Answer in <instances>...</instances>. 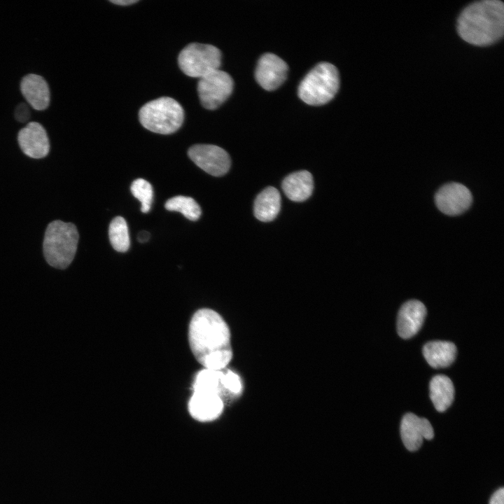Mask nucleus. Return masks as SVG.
<instances>
[{
    "mask_svg": "<svg viewBox=\"0 0 504 504\" xmlns=\"http://www.w3.org/2000/svg\"><path fill=\"white\" fill-rule=\"evenodd\" d=\"M190 349L206 369H224L232 357L230 332L223 317L208 308L198 309L188 328Z\"/></svg>",
    "mask_w": 504,
    "mask_h": 504,
    "instance_id": "1",
    "label": "nucleus"
},
{
    "mask_svg": "<svg viewBox=\"0 0 504 504\" xmlns=\"http://www.w3.org/2000/svg\"><path fill=\"white\" fill-rule=\"evenodd\" d=\"M456 27L460 37L470 44L487 46L498 42L503 36V3L483 0L468 5L460 13Z\"/></svg>",
    "mask_w": 504,
    "mask_h": 504,
    "instance_id": "2",
    "label": "nucleus"
},
{
    "mask_svg": "<svg viewBox=\"0 0 504 504\" xmlns=\"http://www.w3.org/2000/svg\"><path fill=\"white\" fill-rule=\"evenodd\" d=\"M76 227L71 223L55 220L48 224L43 240V254L52 267L64 269L73 261L78 243Z\"/></svg>",
    "mask_w": 504,
    "mask_h": 504,
    "instance_id": "3",
    "label": "nucleus"
},
{
    "mask_svg": "<svg viewBox=\"0 0 504 504\" xmlns=\"http://www.w3.org/2000/svg\"><path fill=\"white\" fill-rule=\"evenodd\" d=\"M340 86L337 68L328 62H321L313 68L298 87V96L309 105H321L330 101Z\"/></svg>",
    "mask_w": 504,
    "mask_h": 504,
    "instance_id": "4",
    "label": "nucleus"
},
{
    "mask_svg": "<svg viewBox=\"0 0 504 504\" xmlns=\"http://www.w3.org/2000/svg\"><path fill=\"white\" fill-rule=\"evenodd\" d=\"M139 118L146 129L158 134H169L181 127L184 111L173 98L162 97L144 104L139 111Z\"/></svg>",
    "mask_w": 504,
    "mask_h": 504,
    "instance_id": "5",
    "label": "nucleus"
},
{
    "mask_svg": "<svg viewBox=\"0 0 504 504\" xmlns=\"http://www.w3.org/2000/svg\"><path fill=\"white\" fill-rule=\"evenodd\" d=\"M178 62L186 75L200 78L219 69L221 52L213 45L192 43L181 51Z\"/></svg>",
    "mask_w": 504,
    "mask_h": 504,
    "instance_id": "6",
    "label": "nucleus"
},
{
    "mask_svg": "<svg viewBox=\"0 0 504 504\" xmlns=\"http://www.w3.org/2000/svg\"><path fill=\"white\" fill-rule=\"evenodd\" d=\"M232 90V77L219 69L200 78L197 84L200 102L209 110L219 107L230 97Z\"/></svg>",
    "mask_w": 504,
    "mask_h": 504,
    "instance_id": "7",
    "label": "nucleus"
},
{
    "mask_svg": "<svg viewBox=\"0 0 504 504\" xmlns=\"http://www.w3.org/2000/svg\"><path fill=\"white\" fill-rule=\"evenodd\" d=\"M188 154L197 166L214 176L225 174L230 167L228 153L216 145L196 144L188 149Z\"/></svg>",
    "mask_w": 504,
    "mask_h": 504,
    "instance_id": "8",
    "label": "nucleus"
},
{
    "mask_svg": "<svg viewBox=\"0 0 504 504\" xmlns=\"http://www.w3.org/2000/svg\"><path fill=\"white\" fill-rule=\"evenodd\" d=\"M472 202L469 189L464 185L451 182L441 186L435 195L438 209L443 214L454 216L467 211Z\"/></svg>",
    "mask_w": 504,
    "mask_h": 504,
    "instance_id": "9",
    "label": "nucleus"
},
{
    "mask_svg": "<svg viewBox=\"0 0 504 504\" xmlns=\"http://www.w3.org/2000/svg\"><path fill=\"white\" fill-rule=\"evenodd\" d=\"M288 71L286 63L273 53L260 57L255 76L258 84L266 90H274L285 80Z\"/></svg>",
    "mask_w": 504,
    "mask_h": 504,
    "instance_id": "10",
    "label": "nucleus"
},
{
    "mask_svg": "<svg viewBox=\"0 0 504 504\" xmlns=\"http://www.w3.org/2000/svg\"><path fill=\"white\" fill-rule=\"evenodd\" d=\"M400 435L405 447L414 451L420 448L424 439L431 440L433 438L434 430L428 419L413 413H407L401 421Z\"/></svg>",
    "mask_w": 504,
    "mask_h": 504,
    "instance_id": "11",
    "label": "nucleus"
},
{
    "mask_svg": "<svg viewBox=\"0 0 504 504\" xmlns=\"http://www.w3.org/2000/svg\"><path fill=\"white\" fill-rule=\"evenodd\" d=\"M18 140L22 152L32 158H42L50 150L49 139L45 128L37 122H30L21 129Z\"/></svg>",
    "mask_w": 504,
    "mask_h": 504,
    "instance_id": "12",
    "label": "nucleus"
},
{
    "mask_svg": "<svg viewBox=\"0 0 504 504\" xmlns=\"http://www.w3.org/2000/svg\"><path fill=\"white\" fill-rule=\"evenodd\" d=\"M223 407L224 401L218 395L206 391H193L188 405L191 416L202 422L216 419Z\"/></svg>",
    "mask_w": 504,
    "mask_h": 504,
    "instance_id": "13",
    "label": "nucleus"
},
{
    "mask_svg": "<svg viewBox=\"0 0 504 504\" xmlns=\"http://www.w3.org/2000/svg\"><path fill=\"white\" fill-rule=\"evenodd\" d=\"M426 316V308L420 301L411 300L400 307L397 319V331L403 339L414 336L421 329Z\"/></svg>",
    "mask_w": 504,
    "mask_h": 504,
    "instance_id": "14",
    "label": "nucleus"
},
{
    "mask_svg": "<svg viewBox=\"0 0 504 504\" xmlns=\"http://www.w3.org/2000/svg\"><path fill=\"white\" fill-rule=\"evenodd\" d=\"M20 90L24 99L34 109L42 111L49 106L50 89L42 76L34 74L25 76L21 80Z\"/></svg>",
    "mask_w": 504,
    "mask_h": 504,
    "instance_id": "15",
    "label": "nucleus"
},
{
    "mask_svg": "<svg viewBox=\"0 0 504 504\" xmlns=\"http://www.w3.org/2000/svg\"><path fill=\"white\" fill-rule=\"evenodd\" d=\"M282 189L289 200L293 202H303L312 194L313 177L307 170L291 173L282 181Z\"/></svg>",
    "mask_w": 504,
    "mask_h": 504,
    "instance_id": "16",
    "label": "nucleus"
},
{
    "mask_svg": "<svg viewBox=\"0 0 504 504\" xmlns=\"http://www.w3.org/2000/svg\"><path fill=\"white\" fill-rule=\"evenodd\" d=\"M422 352L428 363L438 369L449 366L454 361L457 351L453 342L437 340L427 342Z\"/></svg>",
    "mask_w": 504,
    "mask_h": 504,
    "instance_id": "17",
    "label": "nucleus"
},
{
    "mask_svg": "<svg viewBox=\"0 0 504 504\" xmlns=\"http://www.w3.org/2000/svg\"><path fill=\"white\" fill-rule=\"evenodd\" d=\"M281 209V196L279 190L269 186L262 190L254 202L253 211L255 218L262 222L273 220Z\"/></svg>",
    "mask_w": 504,
    "mask_h": 504,
    "instance_id": "18",
    "label": "nucleus"
},
{
    "mask_svg": "<svg viewBox=\"0 0 504 504\" xmlns=\"http://www.w3.org/2000/svg\"><path fill=\"white\" fill-rule=\"evenodd\" d=\"M430 397L435 408L440 412L451 405L454 387L451 380L444 374L434 376L430 382Z\"/></svg>",
    "mask_w": 504,
    "mask_h": 504,
    "instance_id": "19",
    "label": "nucleus"
},
{
    "mask_svg": "<svg viewBox=\"0 0 504 504\" xmlns=\"http://www.w3.org/2000/svg\"><path fill=\"white\" fill-rule=\"evenodd\" d=\"M223 370L204 368L200 370L194 379L193 391L214 393L218 395L223 400L224 397H227V395L223 382Z\"/></svg>",
    "mask_w": 504,
    "mask_h": 504,
    "instance_id": "20",
    "label": "nucleus"
},
{
    "mask_svg": "<svg viewBox=\"0 0 504 504\" xmlns=\"http://www.w3.org/2000/svg\"><path fill=\"white\" fill-rule=\"evenodd\" d=\"M108 237L112 247L118 252H126L130 246L127 224L121 216L115 217L108 228Z\"/></svg>",
    "mask_w": 504,
    "mask_h": 504,
    "instance_id": "21",
    "label": "nucleus"
},
{
    "mask_svg": "<svg viewBox=\"0 0 504 504\" xmlns=\"http://www.w3.org/2000/svg\"><path fill=\"white\" fill-rule=\"evenodd\" d=\"M164 207L171 211H178L187 219L195 221L202 214V210L197 202L190 197L177 195L169 199Z\"/></svg>",
    "mask_w": 504,
    "mask_h": 504,
    "instance_id": "22",
    "label": "nucleus"
},
{
    "mask_svg": "<svg viewBox=\"0 0 504 504\" xmlns=\"http://www.w3.org/2000/svg\"><path fill=\"white\" fill-rule=\"evenodd\" d=\"M130 190L133 196L141 202V211L148 213L150 210L153 197L151 184L144 178H137L132 183Z\"/></svg>",
    "mask_w": 504,
    "mask_h": 504,
    "instance_id": "23",
    "label": "nucleus"
},
{
    "mask_svg": "<svg viewBox=\"0 0 504 504\" xmlns=\"http://www.w3.org/2000/svg\"><path fill=\"white\" fill-rule=\"evenodd\" d=\"M223 382L227 396H239L242 391V383L239 376L230 370H223Z\"/></svg>",
    "mask_w": 504,
    "mask_h": 504,
    "instance_id": "24",
    "label": "nucleus"
},
{
    "mask_svg": "<svg viewBox=\"0 0 504 504\" xmlns=\"http://www.w3.org/2000/svg\"><path fill=\"white\" fill-rule=\"evenodd\" d=\"M30 111L29 107L24 103L17 106L15 110V118L20 122H24L29 120Z\"/></svg>",
    "mask_w": 504,
    "mask_h": 504,
    "instance_id": "25",
    "label": "nucleus"
},
{
    "mask_svg": "<svg viewBox=\"0 0 504 504\" xmlns=\"http://www.w3.org/2000/svg\"><path fill=\"white\" fill-rule=\"evenodd\" d=\"M489 504H504V489H498L491 496Z\"/></svg>",
    "mask_w": 504,
    "mask_h": 504,
    "instance_id": "26",
    "label": "nucleus"
},
{
    "mask_svg": "<svg viewBox=\"0 0 504 504\" xmlns=\"http://www.w3.org/2000/svg\"><path fill=\"white\" fill-rule=\"evenodd\" d=\"M111 3L120 5V6H127L130 4H135L138 2V0H113L110 1Z\"/></svg>",
    "mask_w": 504,
    "mask_h": 504,
    "instance_id": "27",
    "label": "nucleus"
},
{
    "mask_svg": "<svg viewBox=\"0 0 504 504\" xmlns=\"http://www.w3.org/2000/svg\"><path fill=\"white\" fill-rule=\"evenodd\" d=\"M150 238V234L146 231H141L138 235V240L140 242L147 241Z\"/></svg>",
    "mask_w": 504,
    "mask_h": 504,
    "instance_id": "28",
    "label": "nucleus"
}]
</instances>
